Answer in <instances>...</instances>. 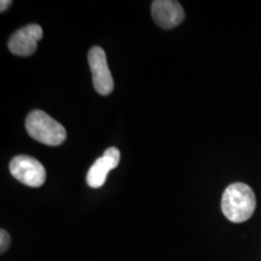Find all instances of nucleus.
I'll use <instances>...</instances> for the list:
<instances>
[{"mask_svg":"<svg viewBox=\"0 0 261 261\" xmlns=\"http://www.w3.org/2000/svg\"><path fill=\"white\" fill-rule=\"evenodd\" d=\"M256 207L255 194L243 182H233L225 189L221 211L232 223H243L252 218Z\"/></svg>","mask_w":261,"mask_h":261,"instance_id":"obj_1","label":"nucleus"},{"mask_svg":"<svg viewBox=\"0 0 261 261\" xmlns=\"http://www.w3.org/2000/svg\"><path fill=\"white\" fill-rule=\"evenodd\" d=\"M25 129L33 139L45 145L57 146L67 139V130L42 110H33L25 119Z\"/></svg>","mask_w":261,"mask_h":261,"instance_id":"obj_2","label":"nucleus"},{"mask_svg":"<svg viewBox=\"0 0 261 261\" xmlns=\"http://www.w3.org/2000/svg\"><path fill=\"white\" fill-rule=\"evenodd\" d=\"M10 172L19 182L31 188H40L46 180V171L37 159L27 155L16 156L10 162Z\"/></svg>","mask_w":261,"mask_h":261,"instance_id":"obj_3","label":"nucleus"},{"mask_svg":"<svg viewBox=\"0 0 261 261\" xmlns=\"http://www.w3.org/2000/svg\"><path fill=\"white\" fill-rule=\"evenodd\" d=\"M89 64L92 73L93 86L102 96H108L114 90L112 71L108 67L106 51L102 47L94 46L89 51Z\"/></svg>","mask_w":261,"mask_h":261,"instance_id":"obj_4","label":"nucleus"},{"mask_svg":"<svg viewBox=\"0 0 261 261\" xmlns=\"http://www.w3.org/2000/svg\"><path fill=\"white\" fill-rule=\"evenodd\" d=\"M42 28L39 24H28L18 29L9 39V50L16 56L27 57L37 51L38 41L42 38Z\"/></svg>","mask_w":261,"mask_h":261,"instance_id":"obj_5","label":"nucleus"},{"mask_svg":"<svg viewBox=\"0 0 261 261\" xmlns=\"http://www.w3.org/2000/svg\"><path fill=\"white\" fill-rule=\"evenodd\" d=\"M151 14L156 24L163 29L177 27L185 18L184 9L174 0H155L151 5Z\"/></svg>","mask_w":261,"mask_h":261,"instance_id":"obj_6","label":"nucleus"},{"mask_svg":"<svg viewBox=\"0 0 261 261\" xmlns=\"http://www.w3.org/2000/svg\"><path fill=\"white\" fill-rule=\"evenodd\" d=\"M120 162V151L116 148L106 150L102 158L97 159L87 173L86 181L92 189L102 188L106 184L108 173L116 168Z\"/></svg>","mask_w":261,"mask_h":261,"instance_id":"obj_7","label":"nucleus"},{"mask_svg":"<svg viewBox=\"0 0 261 261\" xmlns=\"http://www.w3.org/2000/svg\"><path fill=\"white\" fill-rule=\"evenodd\" d=\"M10 242H11V238H10L9 232L2 228L0 230V252L5 253L10 247Z\"/></svg>","mask_w":261,"mask_h":261,"instance_id":"obj_8","label":"nucleus"},{"mask_svg":"<svg viewBox=\"0 0 261 261\" xmlns=\"http://www.w3.org/2000/svg\"><path fill=\"white\" fill-rule=\"evenodd\" d=\"M11 4H12V2H10V0H2V3H0V11L4 12L5 10L8 9Z\"/></svg>","mask_w":261,"mask_h":261,"instance_id":"obj_9","label":"nucleus"}]
</instances>
